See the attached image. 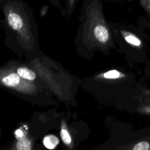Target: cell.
Listing matches in <instances>:
<instances>
[{
    "label": "cell",
    "instance_id": "6da1fadb",
    "mask_svg": "<svg viewBox=\"0 0 150 150\" xmlns=\"http://www.w3.org/2000/svg\"><path fill=\"white\" fill-rule=\"evenodd\" d=\"M137 138L131 145L132 150H150V127H145L138 132Z\"/></svg>",
    "mask_w": 150,
    "mask_h": 150
},
{
    "label": "cell",
    "instance_id": "7a4b0ae2",
    "mask_svg": "<svg viewBox=\"0 0 150 150\" xmlns=\"http://www.w3.org/2000/svg\"><path fill=\"white\" fill-rule=\"evenodd\" d=\"M138 112L146 117L150 118V90L148 88H145L142 90Z\"/></svg>",
    "mask_w": 150,
    "mask_h": 150
},
{
    "label": "cell",
    "instance_id": "3957f363",
    "mask_svg": "<svg viewBox=\"0 0 150 150\" xmlns=\"http://www.w3.org/2000/svg\"><path fill=\"white\" fill-rule=\"evenodd\" d=\"M7 21L9 26L14 30H19L23 25V21L19 13L15 11L14 7H6Z\"/></svg>",
    "mask_w": 150,
    "mask_h": 150
},
{
    "label": "cell",
    "instance_id": "277c9868",
    "mask_svg": "<svg viewBox=\"0 0 150 150\" xmlns=\"http://www.w3.org/2000/svg\"><path fill=\"white\" fill-rule=\"evenodd\" d=\"M94 34L96 38L100 42L104 43L108 39L109 34L107 29L101 25H98L94 28Z\"/></svg>",
    "mask_w": 150,
    "mask_h": 150
},
{
    "label": "cell",
    "instance_id": "5b68a950",
    "mask_svg": "<svg viewBox=\"0 0 150 150\" xmlns=\"http://www.w3.org/2000/svg\"><path fill=\"white\" fill-rule=\"evenodd\" d=\"M2 83L6 86L13 87L16 86L20 81L19 75L15 73H11L2 79Z\"/></svg>",
    "mask_w": 150,
    "mask_h": 150
},
{
    "label": "cell",
    "instance_id": "8992f818",
    "mask_svg": "<svg viewBox=\"0 0 150 150\" xmlns=\"http://www.w3.org/2000/svg\"><path fill=\"white\" fill-rule=\"evenodd\" d=\"M17 73L20 77L27 80H33L36 78L35 72L33 70L26 67H19L17 70Z\"/></svg>",
    "mask_w": 150,
    "mask_h": 150
},
{
    "label": "cell",
    "instance_id": "52a82bcc",
    "mask_svg": "<svg viewBox=\"0 0 150 150\" xmlns=\"http://www.w3.org/2000/svg\"><path fill=\"white\" fill-rule=\"evenodd\" d=\"M59 139L54 135H48L44 138L43 142L45 147L48 149L54 148L59 144Z\"/></svg>",
    "mask_w": 150,
    "mask_h": 150
},
{
    "label": "cell",
    "instance_id": "ba28073f",
    "mask_svg": "<svg viewBox=\"0 0 150 150\" xmlns=\"http://www.w3.org/2000/svg\"><path fill=\"white\" fill-rule=\"evenodd\" d=\"M16 148H17L18 149H19V150H29V149H31L30 142L26 138L20 139L17 142Z\"/></svg>",
    "mask_w": 150,
    "mask_h": 150
},
{
    "label": "cell",
    "instance_id": "9c48e42d",
    "mask_svg": "<svg viewBox=\"0 0 150 150\" xmlns=\"http://www.w3.org/2000/svg\"><path fill=\"white\" fill-rule=\"evenodd\" d=\"M60 136L62 139L64 144L66 145H70L71 142V139L70 135H69L68 131L64 128H62L60 131Z\"/></svg>",
    "mask_w": 150,
    "mask_h": 150
},
{
    "label": "cell",
    "instance_id": "30bf717a",
    "mask_svg": "<svg viewBox=\"0 0 150 150\" xmlns=\"http://www.w3.org/2000/svg\"><path fill=\"white\" fill-rule=\"evenodd\" d=\"M121 76V73L116 70H112L104 74V77L107 79H117Z\"/></svg>",
    "mask_w": 150,
    "mask_h": 150
},
{
    "label": "cell",
    "instance_id": "8fae6325",
    "mask_svg": "<svg viewBox=\"0 0 150 150\" xmlns=\"http://www.w3.org/2000/svg\"><path fill=\"white\" fill-rule=\"evenodd\" d=\"M140 4L150 17V0H139Z\"/></svg>",
    "mask_w": 150,
    "mask_h": 150
},
{
    "label": "cell",
    "instance_id": "7c38bea8",
    "mask_svg": "<svg viewBox=\"0 0 150 150\" xmlns=\"http://www.w3.org/2000/svg\"><path fill=\"white\" fill-rule=\"evenodd\" d=\"M144 72L145 74V76L150 79V60L149 59H148L145 63Z\"/></svg>",
    "mask_w": 150,
    "mask_h": 150
},
{
    "label": "cell",
    "instance_id": "4fadbf2b",
    "mask_svg": "<svg viewBox=\"0 0 150 150\" xmlns=\"http://www.w3.org/2000/svg\"><path fill=\"white\" fill-rule=\"evenodd\" d=\"M76 2V0H68V5L69 8H71L73 5H74V2Z\"/></svg>",
    "mask_w": 150,
    "mask_h": 150
},
{
    "label": "cell",
    "instance_id": "5bb4252c",
    "mask_svg": "<svg viewBox=\"0 0 150 150\" xmlns=\"http://www.w3.org/2000/svg\"><path fill=\"white\" fill-rule=\"evenodd\" d=\"M15 134H16L18 137H22V135H23V133H22V131L20 130V129L16 130V132H15Z\"/></svg>",
    "mask_w": 150,
    "mask_h": 150
},
{
    "label": "cell",
    "instance_id": "9a60e30c",
    "mask_svg": "<svg viewBox=\"0 0 150 150\" xmlns=\"http://www.w3.org/2000/svg\"><path fill=\"white\" fill-rule=\"evenodd\" d=\"M52 1H54V2H56V0H51Z\"/></svg>",
    "mask_w": 150,
    "mask_h": 150
}]
</instances>
